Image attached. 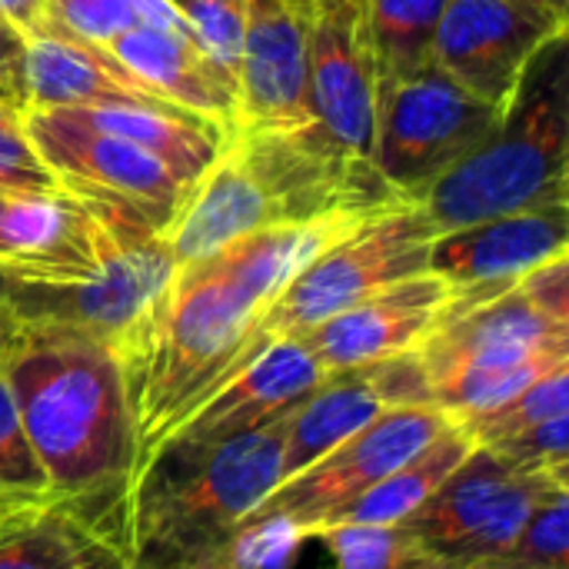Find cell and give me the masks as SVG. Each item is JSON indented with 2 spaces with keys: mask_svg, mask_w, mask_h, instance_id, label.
<instances>
[{
  "mask_svg": "<svg viewBox=\"0 0 569 569\" xmlns=\"http://www.w3.org/2000/svg\"><path fill=\"white\" fill-rule=\"evenodd\" d=\"M367 217L373 213L263 227L173 270L120 353L137 433L133 480L213 390L270 347L260 327L280 290Z\"/></svg>",
  "mask_w": 569,
  "mask_h": 569,
  "instance_id": "1",
  "label": "cell"
},
{
  "mask_svg": "<svg viewBox=\"0 0 569 569\" xmlns=\"http://www.w3.org/2000/svg\"><path fill=\"white\" fill-rule=\"evenodd\" d=\"M3 373L53 500L77 507L123 543L137 433L120 357L83 333L23 323Z\"/></svg>",
  "mask_w": 569,
  "mask_h": 569,
  "instance_id": "2",
  "label": "cell"
},
{
  "mask_svg": "<svg viewBox=\"0 0 569 569\" xmlns=\"http://www.w3.org/2000/svg\"><path fill=\"white\" fill-rule=\"evenodd\" d=\"M280 457L283 420L213 447L160 450L123 503L130 569L230 563L237 530L280 487Z\"/></svg>",
  "mask_w": 569,
  "mask_h": 569,
  "instance_id": "3",
  "label": "cell"
},
{
  "mask_svg": "<svg viewBox=\"0 0 569 569\" xmlns=\"http://www.w3.org/2000/svg\"><path fill=\"white\" fill-rule=\"evenodd\" d=\"M417 357L433 403L457 423L569 367V253L507 290L453 293Z\"/></svg>",
  "mask_w": 569,
  "mask_h": 569,
  "instance_id": "4",
  "label": "cell"
},
{
  "mask_svg": "<svg viewBox=\"0 0 569 569\" xmlns=\"http://www.w3.org/2000/svg\"><path fill=\"white\" fill-rule=\"evenodd\" d=\"M443 233L540 207H569L567 40L553 43L503 123L420 200Z\"/></svg>",
  "mask_w": 569,
  "mask_h": 569,
  "instance_id": "5",
  "label": "cell"
},
{
  "mask_svg": "<svg viewBox=\"0 0 569 569\" xmlns=\"http://www.w3.org/2000/svg\"><path fill=\"white\" fill-rule=\"evenodd\" d=\"M73 197L87 207L93 223L100 260L97 273L70 287L0 280V297L20 317V323L83 333L120 357L180 263L173 260L160 230L133 207L97 193Z\"/></svg>",
  "mask_w": 569,
  "mask_h": 569,
  "instance_id": "6",
  "label": "cell"
},
{
  "mask_svg": "<svg viewBox=\"0 0 569 569\" xmlns=\"http://www.w3.org/2000/svg\"><path fill=\"white\" fill-rule=\"evenodd\" d=\"M443 230L420 200L393 203L323 247L270 303L263 340L300 337L357 300L427 273Z\"/></svg>",
  "mask_w": 569,
  "mask_h": 569,
  "instance_id": "7",
  "label": "cell"
},
{
  "mask_svg": "<svg viewBox=\"0 0 569 569\" xmlns=\"http://www.w3.org/2000/svg\"><path fill=\"white\" fill-rule=\"evenodd\" d=\"M500 123V110L427 63L417 73L380 83L370 160L403 200H423Z\"/></svg>",
  "mask_w": 569,
  "mask_h": 569,
  "instance_id": "8",
  "label": "cell"
},
{
  "mask_svg": "<svg viewBox=\"0 0 569 569\" xmlns=\"http://www.w3.org/2000/svg\"><path fill=\"white\" fill-rule=\"evenodd\" d=\"M567 483L563 477L517 467L500 453L477 447L440 490L403 520V527L433 567L500 560L537 503L553 487Z\"/></svg>",
  "mask_w": 569,
  "mask_h": 569,
  "instance_id": "9",
  "label": "cell"
},
{
  "mask_svg": "<svg viewBox=\"0 0 569 569\" xmlns=\"http://www.w3.org/2000/svg\"><path fill=\"white\" fill-rule=\"evenodd\" d=\"M457 420L437 403L393 407L373 423L327 450L303 473L290 477L243 520V523H280L300 540H313L327 517L377 487L387 473L427 450Z\"/></svg>",
  "mask_w": 569,
  "mask_h": 569,
  "instance_id": "10",
  "label": "cell"
},
{
  "mask_svg": "<svg viewBox=\"0 0 569 569\" xmlns=\"http://www.w3.org/2000/svg\"><path fill=\"white\" fill-rule=\"evenodd\" d=\"M567 27L520 0H447L430 60L457 87L507 117L537 60L567 40Z\"/></svg>",
  "mask_w": 569,
  "mask_h": 569,
  "instance_id": "11",
  "label": "cell"
},
{
  "mask_svg": "<svg viewBox=\"0 0 569 569\" xmlns=\"http://www.w3.org/2000/svg\"><path fill=\"white\" fill-rule=\"evenodd\" d=\"M23 133L67 193H97L133 207L157 230L180 207L190 180L140 143L83 127L60 110H20Z\"/></svg>",
  "mask_w": 569,
  "mask_h": 569,
  "instance_id": "12",
  "label": "cell"
},
{
  "mask_svg": "<svg viewBox=\"0 0 569 569\" xmlns=\"http://www.w3.org/2000/svg\"><path fill=\"white\" fill-rule=\"evenodd\" d=\"M303 7L313 123L340 153L370 160L380 73L363 0H303Z\"/></svg>",
  "mask_w": 569,
  "mask_h": 569,
  "instance_id": "13",
  "label": "cell"
},
{
  "mask_svg": "<svg viewBox=\"0 0 569 569\" xmlns=\"http://www.w3.org/2000/svg\"><path fill=\"white\" fill-rule=\"evenodd\" d=\"M433 403L423 363L417 353L327 373L287 417L280 483L303 473L327 450L373 423L393 407Z\"/></svg>",
  "mask_w": 569,
  "mask_h": 569,
  "instance_id": "14",
  "label": "cell"
},
{
  "mask_svg": "<svg viewBox=\"0 0 569 569\" xmlns=\"http://www.w3.org/2000/svg\"><path fill=\"white\" fill-rule=\"evenodd\" d=\"M237 107L247 130H307L310 50L303 0H247L237 60Z\"/></svg>",
  "mask_w": 569,
  "mask_h": 569,
  "instance_id": "15",
  "label": "cell"
},
{
  "mask_svg": "<svg viewBox=\"0 0 569 569\" xmlns=\"http://www.w3.org/2000/svg\"><path fill=\"white\" fill-rule=\"evenodd\" d=\"M450 300L453 287L440 273L427 270L357 300L297 340L313 353L323 373L407 357L427 343Z\"/></svg>",
  "mask_w": 569,
  "mask_h": 569,
  "instance_id": "16",
  "label": "cell"
},
{
  "mask_svg": "<svg viewBox=\"0 0 569 569\" xmlns=\"http://www.w3.org/2000/svg\"><path fill=\"white\" fill-rule=\"evenodd\" d=\"M567 253L569 207H540L443 233L433 247L430 270L440 273L457 297H487Z\"/></svg>",
  "mask_w": 569,
  "mask_h": 569,
  "instance_id": "17",
  "label": "cell"
},
{
  "mask_svg": "<svg viewBox=\"0 0 569 569\" xmlns=\"http://www.w3.org/2000/svg\"><path fill=\"white\" fill-rule=\"evenodd\" d=\"M327 373L297 337H280L213 390L160 450L213 447L283 420ZM153 463V460H150Z\"/></svg>",
  "mask_w": 569,
  "mask_h": 569,
  "instance_id": "18",
  "label": "cell"
},
{
  "mask_svg": "<svg viewBox=\"0 0 569 569\" xmlns=\"http://www.w3.org/2000/svg\"><path fill=\"white\" fill-rule=\"evenodd\" d=\"M107 50L183 113L200 117L203 123L217 127L223 137L237 130L240 123L237 87L203 53V47L193 37L137 23L127 33H120L113 43H107Z\"/></svg>",
  "mask_w": 569,
  "mask_h": 569,
  "instance_id": "19",
  "label": "cell"
},
{
  "mask_svg": "<svg viewBox=\"0 0 569 569\" xmlns=\"http://www.w3.org/2000/svg\"><path fill=\"white\" fill-rule=\"evenodd\" d=\"M0 569H130V557L103 523L53 500L0 530Z\"/></svg>",
  "mask_w": 569,
  "mask_h": 569,
  "instance_id": "20",
  "label": "cell"
},
{
  "mask_svg": "<svg viewBox=\"0 0 569 569\" xmlns=\"http://www.w3.org/2000/svg\"><path fill=\"white\" fill-rule=\"evenodd\" d=\"M477 450L473 437L453 423L447 433H440L427 450H420L413 460L387 473L377 487L340 507L333 517L323 520L320 530L337 527V523H403L410 513H417L437 490L440 483ZM317 530V533H320ZM313 533V537H317Z\"/></svg>",
  "mask_w": 569,
  "mask_h": 569,
  "instance_id": "21",
  "label": "cell"
},
{
  "mask_svg": "<svg viewBox=\"0 0 569 569\" xmlns=\"http://www.w3.org/2000/svg\"><path fill=\"white\" fill-rule=\"evenodd\" d=\"M447 0H363L380 83L423 70Z\"/></svg>",
  "mask_w": 569,
  "mask_h": 569,
  "instance_id": "22",
  "label": "cell"
},
{
  "mask_svg": "<svg viewBox=\"0 0 569 569\" xmlns=\"http://www.w3.org/2000/svg\"><path fill=\"white\" fill-rule=\"evenodd\" d=\"M0 503L10 510H37L53 503L43 463L27 437L13 387L0 360Z\"/></svg>",
  "mask_w": 569,
  "mask_h": 569,
  "instance_id": "23",
  "label": "cell"
},
{
  "mask_svg": "<svg viewBox=\"0 0 569 569\" xmlns=\"http://www.w3.org/2000/svg\"><path fill=\"white\" fill-rule=\"evenodd\" d=\"M569 413V367H560L547 377H540L537 383H530L527 390H520L517 397H510L507 403L463 420L460 427L473 437L477 447L483 450H500L503 443H510L513 437L553 420V417H567Z\"/></svg>",
  "mask_w": 569,
  "mask_h": 569,
  "instance_id": "24",
  "label": "cell"
},
{
  "mask_svg": "<svg viewBox=\"0 0 569 569\" xmlns=\"http://www.w3.org/2000/svg\"><path fill=\"white\" fill-rule=\"evenodd\" d=\"M333 569H437L403 523H337L320 530Z\"/></svg>",
  "mask_w": 569,
  "mask_h": 569,
  "instance_id": "25",
  "label": "cell"
},
{
  "mask_svg": "<svg viewBox=\"0 0 569 569\" xmlns=\"http://www.w3.org/2000/svg\"><path fill=\"white\" fill-rule=\"evenodd\" d=\"M500 560L517 569H569V483L553 487L537 503Z\"/></svg>",
  "mask_w": 569,
  "mask_h": 569,
  "instance_id": "26",
  "label": "cell"
},
{
  "mask_svg": "<svg viewBox=\"0 0 569 569\" xmlns=\"http://www.w3.org/2000/svg\"><path fill=\"white\" fill-rule=\"evenodd\" d=\"M190 33L203 47V53L233 80L237 87V60L243 40L247 0H177Z\"/></svg>",
  "mask_w": 569,
  "mask_h": 569,
  "instance_id": "27",
  "label": "cell"
},
{
  "mask_svg": "<svg viewBox=\"0 0 569 569\" xmlns=\"http://www.w3.org/2000/svg\"><path fill=\"white\" fill-rule=\"evenodd\" d=\"M0 190L7 193H63L53 173L33 153L23 117L13 103H0Z\"/></svg>",
  "mask_w": 569,
  "mask_h": 569,
  "instance_id": "28",
  "label": "cell"
},
{
  "mask_svg": "<svg viewBox=\"0 0 569 569\" xmlns=\"http://www.w3.org/2000/svg\"><path fill=\"white\" fill-rule=\"evenodd\" d=\"M50 20L60 30L100 47L140 23L133 0H50Z\"/></svg>",
  "mask_w": 569,
  "mask_h": 569,
  "instance_id": "29",
  "label": "cell"
},
{
  "mask_svg": "<svg viewBox=\"0 0 569 569\" xmlns=\"http://www.w3.org/2000/svg\"><path fill=\"white\" fill-rule=\"evenodd\" d=\"M493 453H500L503 460H510L517 467L569 480V413L553 417V420L513 437L510 443H503Z\"/></svg>",
  "mask_w": 569,
  "mask_h": 569,
  "instance_id": "30",
  "label": "cell"
},
{
  "mask_svg": "<svg viewBox=\"0 0 569 569\" xmlns=\"http://www.w3.org/2000/svg\"><path fill=\"white\" fill-rule=\"evenodd\" d=\"M50 20V0H0V27L20 37L37 33Z\"/></svg>",
  "mask_w": 569,
  "mask_h": 569,
  "instance_id": "31",
  "label": "cell"
},
{
  "mask_svg": "<svg viewBox=\"0 0 569 569\" xmlns=\"http://www.w3.org/2000/svg\"><path fill=\"white\" fill-rule=\"evenodd\" d=\"M20 327H23V323H20V317H17V313L10 310V303L0 297V360H3V357L10 353V347L17 343Z\"/></svg>",
  "mask_w": 569,
  "mask_h": 569,
  "instance_id": "32",
  "label": "cell"
},
{
  "mask_svg": "<svg viewBox=\"0 0 569 569\" xmlns=\"http://www.w3.org/2000/svg\"><path fill=\"white\" fill-rule=\"evenodd\" d=\"M520 3H527V7H533V10H540V13L553 17V20L569 23V0H520Z\"/></svg>",
  "mask_w": 569,
  "mask_h": 569,
  "instance_id": "33",
  "label": "cell"
},
{
  "mask_svg": "<svg viewBox=\"0 0 569 569\" xmlns=\"http://www.w3.org/2000/svg\"><path fill=\"white\" fill-rule=\"evenodd\" d=\"M437 569H517L503 560H487V563H470V567H437Z\"/></svg>",
  "mask_w": 569,
  "mask_h": 569,
  "instance_id": "34",
  "label": "cell"
},
{
  "mask_svg": "<svg viewBox=\"0 0 569 569\" xmlns=\"http://www.w3.org/2000/svg\"><path fill=\"white\" fill-rule=\"evenodd\" d=\"M17 513H23V510H10V507H3V503H0V530H3Z\"/></svg>",
  "mask_w": 569,
  "mask_h": 569,
  "instance_id": "35",
  "label": "cell"
},
{
  "mask_svg": "<svg viewBox=\"0 0 569 569\" xmlns=\"http://www.w3.org/2000/svg\"><path fill=\"white\" fill-rule=\"evenodd\" d=\"M3 203H7V190H0V217H3ZM0 257H3V250H0Z\"/></svg>",
  "mask_w": 569,
  "mask_h": 569,
  "instance_id": "36",
  "label": "cell"
},
{
  "mask_svg": "<svg viewBox=\"0 0 569 569\" xmlns=\"http://www.w3.org/2000/svg\"><path fill=\"white\" fill-rule=\"evenodd\" d=\"M0 103H10V97H7V90H3V83H0Z\"/></svg>",
  "mask_w": 569,
  "mask_h": 569,
  "instance_id": "37",
  "label": "cell"
},
{
  "mask_svg": "<svg viewBox=\"0 0 569 569\" xmlns=\"http://www.w3.org/2000/svg\"><path fill=\"white\" fill-rule=\"evenodd\" d=\"M200 569H237L233 563H220V567H200Z\"/></svg>",
  "mask_w": 569,
  "mask_h": 569,
  "instance_id": "38",
  "label": "cell"
},
{
  "mask_svg": "<svg viewBox=\"0 0 569 569\" xmlns=\"http://www.w3.org/2000/svg\"><path fill=\"white\" fill-rule=\"evenodd\" d=\"M173 3H177V0H173Z\"/></svg>",
  "mask_w": 569,
  "mask_h": 569,
  "instance_id": "39",
  "label": "cell"
}]
</instances>
